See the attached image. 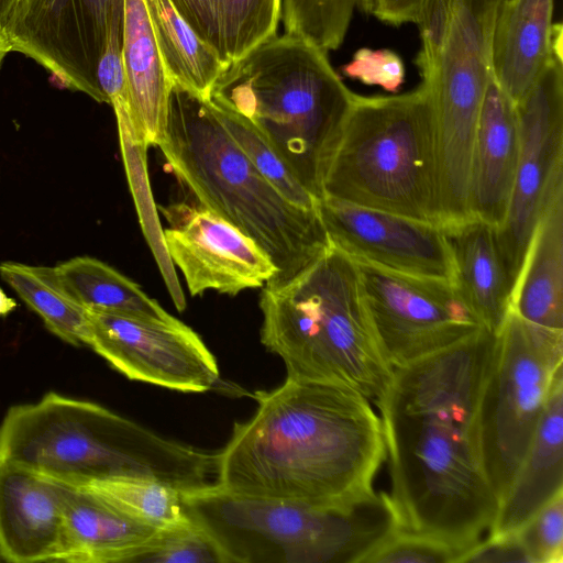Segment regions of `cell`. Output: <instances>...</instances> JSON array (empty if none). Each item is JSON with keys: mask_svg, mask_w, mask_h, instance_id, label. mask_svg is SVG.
I'll return each mask as SVG.
<instances>
[{"mask_svg": "<svg viewBox=\"0 0 563 563\" xmlns=\"http://www.w3.org/2000/svg\"><path fill=\"white\" fill-rule=\"evenodd\" d=\"M496 334L470 336L395 367L377 402L399 529L475 547L499 501L481 455L477 411Z\"/></svg>", "mask_w": 563, "mask_h": 563, "instance_id": "obj_1", "label": "cell"}, {"mask_svg": "<svg viewBox=\"0 0 563 563\" xmlns=\"http://www.w3.org/2000/svg\"><path fill=\"white\" fill-rule=\"evenodd\" d=\"M254 415L216 452L225 490L323 509L374 498L386 449L380 418L357 390L291 378L256 391Z\"/></svg>", "mask_w": 563, "mask_h": 563, "instance_id": "obj_2", "label": "cell"}, {"mask_svg": "<svg viewBox=\"0 0 563 563\" xmlns=\"http://www.w3.org/2000/svg\"><path fill=\"white\" fill-rule=\"evenodd\" d=\"M0 464L62 484L141 476L183 493L216 475V453L164 438L96 402L55 391L9 408L0 423Z\"/></svg>", "mask_w": 563, "mask_h": 563, "instance_id": "obj_3", "label": "cell"}, {"mask_svg": "<svg viewBox=\"0 0 563 563\" xmlns=\"http://www.w3.org/2000/svg\"><path fill=\"white\" fill-rule=\"evenodd\" d=\"M157 146L198 205L269 256L277 274L268 283L294 276L331 245L318 209L297 207L278 192L229 135L209 99L172 82Z\"/></svg>", "mask_w": 563, "mask_h": 563, "instance_id": "obj_4", "label": "cell"}, {"mask_svg": "<svg viewBox=\"0 0 563 563\" xmlns=\"http://www.w3.org/2000/svg\"><path fill=\"white\" fill-rule=\"evenodd\" d=\"M261 342L286 377L350 387L375 405L394 368L373 329L355 261L331 245L294 276L262 287Z\"/></svg>", "mask_w": 563, "mask_h": 563, "instance_id": "obj_5", "label": "cell"}, {"mask_svg": "<svg viewBox=\"0 0 563 563\" xmlns=\"http://www.w3.org/2000/svg\"><path fill=\"white\" fill-rule=\"evenodd\" d=\"M353 97L327 52L285 34L230 64L208 99L250 120L319 200Z\"/></svg>", "mask_w": 563, "mask_h": 563, "instance_id": "obj_6", "label": "cell"}, {"mask_svg": "<svg viewBox=\"0 0 563 563\" xmlns=\"http://www.w3.org/2000/svg\"><path fill=\"white\" fill-rule=\"evenodd\" d=\"M324 196L441 225L433 111L422 84L399 95L354 93Z\"/></svg>", "mask_w": 563, "mask_h": 563, "instance_id": "obj_7", "label": "cell"}, {"mask_svg": "<svg viewBox=\"0 0 563 563\" xmlns=\"http://www.w3.org/2000/svg\"><path fill=\"white\" fill-rule=\"evenodd\" d=\"M188 516L224 563H361L399 529L389 496L350 509L235 494L213 483L183 493Z\"/></svg>", "mask_w": 563, "mask_h": 563, "instance_id": "obj_8", "label": "cell"}, {"mask_svg": "<svg viewBox=\"0 0 563 563\" xmlns=\"http://www.w3.org/2000/svg\"><path fill=\"white\" fill-rule=\"evenodd\" d=\"M500 0H422L416 65L433 111L440 209L468 213L473 144L492 76V34Z\"/></svg>", "mask_w": 563, "mask_h": 563, "instance_id": "obj_9", "label": "cell"}, {"mask_svg": "<svg viewBox=\"0 0 563 563\" xmlns=\"http://www.w3.org/2000/svg\"><path fill=\"white\" fill-rule=\"evenodd\" d=\"M562 364L563 330L531 323L511 309L496 334L477 411L482 463L499 504L529 449Z\"/></svg>", "mask_w": 563, "mask_h": 563, "instance_id": "obj_10", "label": "cell"}, {"mask_svg": "<svg viewBox=\"0 0 563 563\" xmlns=\"http://www.w3.org/2000/svg\"><path fill=\"white\" fill-rule=\"evenodd\" d=\"M355 263L373 329L393 368L484 328L452 282Z\"/></svg>", "mask_w": 563, "mask_h": 563, "instance_id": "obj_11", "label": "cell"}, {"mask_svg": "<svg viewBox=\"0 0 563 563\" xmlns=\"http://www.w3.org/2000/svg\"><path fill=\"white\" fill-rule=\"evenodd\" d=\"M556 49L516 103L520 152L498 246L514 289L536 225L551 197L563 187V57ZM514 294V292H512Z\"/></svg>", "mask_w": 563, "mask_h": 563, "instance_id": "obj_12", "label": "cell"}, {"mask_svg": "<svg viewBox=\"0 0 563 563\" xmlns=\"http://www.w3.org/2000/svg\"><path fill=\"white\" fill-rule=\"evenodd\" d=\"M123 0H21L3 33L10 52L45 67L66 88L107 98L98 66L115 9Z\"/></svg>", "mask_w": 563, "mask_h": 563, "instance_id": "obj_13", "label": "cell"}, {"mask_svg": "<svg viewBox=\"0 0 563 563\" xmlns=\"http://www.w3.org/2000/svg\"><path fill=\"white\" fill-rule=\"evenodd\" d=\"M85 345L132 380L183 393H203L220 382L216 357L201 338L169 321L87 312Z\"/></svg>", "mask_w": 563, "mask_h": 563, "instance_id": "obj_14", "label": "cell"}, {"mask_svg": "<svg viewBox=\"0 0 563 563\" xmlns=\"http://www.w3.org/2000/svg\"><path fill=\"white\" fill-rule=\"evenodd\" d=\"M168 227L164 240L191 296L207 290L235 296L262 288L277 268L264 250L239 228L202 206L176 202L159 207Z\"/></svg>", "mask_w": 563, "mask_h": 563, "instance_id": "obj_15", "label": "cell"}, {"mask_svg": "<svg viewBox=\"0 0 563 563\" xmlns=\"http://www.w3.org/2000/svg\"><path fill=\"white\" fill-rule=\"evenodd\" d=\"M317 209L331 243L354 261L452 282L441 225L325 196Z\"/></svg>", "mask_w": 563, "mask_h": 563, "instance_id": "obj_16", "label": "cell"}, {"mask_svg": "<svg viewBox=\"0 0 563 563\" xmlns=\"http://www.w3.org/2000/svg\"><path fill=\"white\" fill-rule=\"evenodd\" d=\"M65 551L59 483L0 464V558L12 563L62 562Z\"/></svg>", "mask_w": 563, "mask_h": 563, "instance_id": "obj_17", "label": "cell"}, {"mask_svg": "<svg viewBox=\"0 0 563 563\" xmlns=\"http://www.w3.org/2000/svg\"><path fill=\"white\" fill-rule=\"evenodd\" d=\"M520 152L516 103L490 76L481 106L471 159L468 210L496 229L503 223Z\"/></svg>", "mask_w": 563, "mask_h": 563, "instance_id": "obj_18", "label": "cell"}, {"mask_svg": "<svg viewBox=\"0 0 563 563\" xmlns=\"http://www.w3.org/2000/svg\"><path fill=\"white\" fill-rule=\"evenodd\" d=\"M554 0H500L494 20L492 75L517 103L534 85L553 53L562 26L553 23Z\"/></svg>", "mask_w": 563, "mask_h": 563, "instance_id": "obj_19", "label": "cell"}, {"mask_svg": "<svg viewBox=\"0 0 563 563\" xmlns=\"http://www.w3.org/2000/svg\"><path fill=\"white\" fill-rule=\"evenodd\" d=\"M563 492V364L552 378L529 449L488 530V538L516 533Z\"/></svg>", "mask_w": 563, "mask_h": 563, "instance_id": "obj_20", "label": "cell"}, {"mask_svg": "<svg viewBox=\"0 0 563 563\" xmlns=\"http://www.w3.org/2000/svg\"><path fill=\"white\" fill-rule=\"evenodd\" d=\"M441 227L452 263V284L482 325L497 334L511 311L514 284L496 228L473 216Z\"/></svg>", "mask_w": 563, "mask_h": 563, "instance_id": "obj_21", "label": "cell"}, {"mask_svg": "<svg viewBox=\"0 0 563 563\" xmlns=\"http://www.w3.org/2000/svg\"><path fill=\"white\" fill-rule=\"evenodd\" d=\"M59 485L66 522L62 562H134L162 530L121 514L81 487Z\"/></svg>", "mask_w": 563, "mask_h": 563, "instance_id": "obj_22", "label": "cell"}, {"mask_svg": "<svg viewBox=\"0 0 563 563\" xmlns=\"http://www.w3.org/2000/svg\"><path fill=\"white\" fill-rule=\"evenodd\" d=\"M122 62L135 135L147 146H157L165 132L172 80L144 0H123Z\"/></svg>", "mask_w": 563, "mask_h": 563, "instance_id": "obj_23", "label": "cell"}, {"mask_svg": "<svg viewBox=\"0 0 563 563\" xmlns=\"http://www.w3.org/2000/svg\"><path fill=\"white\" fill-rule=\"evenodd\" d=\"M511 309L531 323L563 330V187L551 197L536 225Z\"/></svg>", "mask_w": 563, "mask_h": 563, "instance_id": "obj_24", "label": "cell"}, {"mask_svg": "<svg viewBox=\"0 0 563 563\" xmlns=\"http://www.w3.org/2000/svg\"><path fill=\"white\" fill-rule=\"evenodd\" d=\"M227 67L276 35L280 0H169Z\"/></svg>", "mask_w": 563, "mask_h": 563, "instance_id": "obj_25", "label": "cell"}, {"mask_svg": "<svg viewBox=\"0 0 563 563\" xmlns=\"http://www.w3.org/2000/svg\"><path fill=\"white\" fill-rule=\"evenodd\" d=\"M53 271L63 291L87 312L174 319L136 283L100 260L76 256L53 266Z\"/></svg>", "mask_w": 563, "mask_h": 563, "instance_id": "obj_26", "label": "cell"}, {"mask_svg": "<svg viewBox=\"0 0 563 563\" xmlns=\"http://www.w3.org/2000/svg\"><path fill=\"white\" fill-rule=\"evenodd\" d=\"M167 74L203 98L227 68L175 10L169 0H144Z\"/></svg>", "mask_w": 563, "mask_h": 563, "instance_id": "obj_27", "label": "cell"}, {"mask_svg": "<svg viewBox=\"0 0 563 563\" xmlns=\"http://www.w3.org/2000/svg\"><path fill=\"white\" fill-rule=\"evenodd\" d=\"M0 277L49 332L71 345L86 343L87 311L63 291L53 267L4 261L0 263Z\"/></svg>", "mask_w": 563, "mask_h": 563, "instance_id": "obj_28", "label": "cell"}, {"mask_svg": "<svg viewBox=\"0 0 563 563\" xmlns=\"http://www.w3.org/2000/svg\"><path fill=\"white\" fill-rule=\"evenodd\" d=\"M113 110L118 123L122 159L141 228L173 302L177 310L183 311L186 308V299L175 266L167 252L164 230L151 192L146 164V150L148 146L136 137L129 110L125 108Z\"/></svg>", "mask_w": 563, "mask_h": 563, "instance_id": "obj_29", "label": "cell"}, {"mask_svg": "<svg viewBox=\"0 0 563 563\" xmlns=\"http://www.w3.org/2000/svg\"><path fill=\"white\" fill-rule=\"evenodd\" d=\"M81 487L121 514L156 529L189 523L183 492L158 479L119 476L92 481Z\"/></svg>", "mask_w": 563, "mask_h": 563, "instance_id": "obj_30", "label": "cell"}, {"mask_svg": "<svg viewBox=\"0 0 563 563\" xmlns=\"http://www.w3.org/2000/svg\"><path fill=\"white\" fill-rule=\"evenodd\" d=\"M211 104L232 140L286 200L300 208L317 209L318 200L300 184L271 142L250 120L229 108Z\"/></svg>", "mask_w": 563, "mask_h": 563, "instance_id": "obj_31", "label": "cell"}, {"mask_svg": "<svg viewBox=\"0 0 563 563\" xmlns=\"http://www.w3.org/2000/svg\"><path fill=\"white\" fill-rule=\"evenodd\" d=\"M362 0H280L286 34L328 52L343 42L354 10Z\"/></svg>", "mask_w": 563, "mask_h": 563, "instance_id": "obj_32", "label": "cell"}, {"mask_svg": "<svg viewBox=\"0 0 563 563\" xmlns=\"http://www.w3.org/2000/svg\"><path fill=\"white\" fill-rule=\"evenodd\" d=\"M471 550L434 536L398 529L373 549L361 563L463 562Z\"/></svg>", "mask_w": 563, "mask_h": 563, "instance_id": "obj_33", "label": "cell"}, {"mask_svg": "<svg viewBox=\"0 0 563 563\" xmlns=\"http://www.w3.org/2000/svg\"><path fill=\"white\" fill-rule=\"evenodd\" d=\"M134 562L224 563V560L212 538L191 520L159 530L148 549Z\"/></svg>", "mask_w": 563, "mask_h": 563, "instance_id": "obj_34", "label": "cell"}, {"mask_svg": "<svg viewBox=\"0 0 563 563\" xmlns=\"http://www.w3.org/2000/svg\"><path fill=\"white\" fill-rule=\"evenodd\" d=\"M514 534L529 563H563V492Z\"/></svg>", "mask_w": 563, "mask_h": 563, "instance_id": "obj_35", "label": "cell"}, {"mask_svg": "<svg viewBox=\"0 0 563 563\" xmlns=\"http://www.w3.org/2000/svg\"><path fill=\"white\" fill-rule=\"evenodd\" d=\"M346 77L365 85H376L396 92L405 79V65L401 57L388 48L367 47L355 52L350 63L342 68Z\"/></svg>", "mask_w": 563, "mask_h": 563, "instance_id": "obj_36", "label": "cell"}, {"mask_svg": "<svg viewBox=\"0 0 563 563\" xmlns=\"http://www.w3.org/2000/svg\"><path fill=\"white\" fill-rule=\"evenodd\" d=\"M463 562H528L529 560L516 534L481 540L463 559Z\"/></svg>", "mask_w": 563, "mask_h": 563, "instance_id": "obj_37", "label": "cell"}, {"mask_svg": "<svg viewBox=\"0 0 563 563\" xmlns=\"http://www.w3.org/2000/svg\"><path fill=\"white\" fill-rule=\"evenodd\" d=\"M422 0H362L360 10L390 25L416 21Z\"/></svg>", "mask_w": 563, "mask_h": 563, "instance_id": "obj_38", "label": "cell"}, {"mask_svg": "<svg viewBox=\"0 0 563 563\" xmlns=\"http://www.w3.org/2000/svg\"><path fill=\"white\" fill-rule=\"evenodd\" d=\"M20 2L21 0H0V34L2 36L15 8Z\"/></svg>", "mask_w": 563, "mask_h": 563, "instance_id": "obj_39", "label": "cell"}, {"mask_svg": "<svg viewBox=\"0 0 563 563\" xmlns=\"http://www.w3.org/2000/svg\"><path fill=\"white\" fill-rule=\"evenodd\" d=\"M18 302L9 297L0 287V317H4L15 310Z\"/></svg>", "mask_w": 563, "mask_h": 563, "instance_id": "obj_40", "label": "cell"}, {"mask_svg": "<svg viewBox=\"0 0 563 563\" xmlns=\"http://www.w3.org/2000/svg\"><path fill=\"white\" fill-rule=\"evenodd\" d=\"M9 52L10 51H9L8 45H7V42H5L4 37L0 34V67H1L3 58L5 57V55Z\"/></svg>", "mask_w": 563, "mask_h": 563, "instance_id": "obj_41", "label": "cell"}]
</instances>
